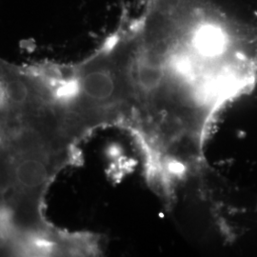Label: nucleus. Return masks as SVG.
Segmentation results:
<instances>
[]
</instances>
